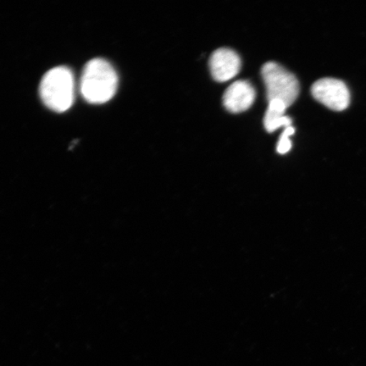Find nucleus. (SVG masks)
I'll return each instance as SVG.
<instances>
[{
	"mask_svg": "<svg viewBox=\"0 0 366 366\" xmlns=\"http://www.w3.org/2000/svg\"><path fill=\"white\" fill-rule=\"evenodd\" d=\"M118 76L112 64L102 58L86 64L80 80V92L86 102L102 104L111 100L118 88Z\"/></svg>",
	"mask_w": 366,
	"mask_h": 366,
	"instance_id": "nucleus-1",
	"label": "nucleus"
},
{
	"mask_svg": "<svg viewBox=\"0 0 366 366\" xmlns=\"http://www.w3.org/2000/svg\"><path fill=\"white\" fill-rule=\"evenodd\" d=\"M311 94L318 102L335 112L345 111L350 103V93L345 82L335 79H322L315 82Z\"/></svg>",
	"mask_w": 366,
	"mask_h": 366,
	"instance_id": "nucleus-4",
	"label": "nucleus"
},
{
	"mask_svg": "<svg viewBox=\"0 0 366 366\" xmlns=\"http://www.w3.org/2000/svg\"><path fill=\"white\" fill-rule=\"evenodd\" d=\"M255 89L248 81H237L223 95V104L228 112L241 113L251 107L255 99Z\"/></svg>",
	"mask_w": 366,
	"mask_h": 366,
	"instance_id": "nucleus-6",
	"label": "nucleus"
},
{
	"mask_svg": "<svg viewBox=\"0 0 366 366\" xmlns=\"http://www.w3.org/2000/svg\"><path fill=\"white\" fill-rule=\"evenodd\" d=\"M262 75L268 102L280 100L287 107L296 102L300 94V84L294 74L276 62L265 63Z\"/></svg>",
	"mask_w": 366,
	"mask_h": 366,
	"instance_id": "nucleus-3",
	"label": "nucleus"
},
{
	"mask_svg": "<svg viewBox=\"0 0 366 366\" xmlns=\"http://www.w3.org/2000/svg\"><path fill=\"white\" fill-rule=\"evenodd\" d=\"M210 71L217 81H227L235 77L241 69V59L230 49L216 50L209 59Z\"/></svg>",
	"mask_w": 366,
	"mask_h": 366,
	"instance_id": "nucleus-5",
	"label": "nucleus"
},
{
	"mask_svg": "<svg viewBox=\"0 0 366 366\" xmlns=\"http://www.w3.org/2000/svg\"><path fill=\"white\" fill-rule=\"evenodd\" d=\"M39 90L46 107L57 113L65 112L75 100L74 75L68 67H54L44 76Z\"/></svg>",
	"mask_w": 366,
	"mask_h": 366,
	"instance_id": "nucleus-2",
	"label": "nucleus"
},
{
	"mask_svg": "<svg viewBox=\"0 0 366 366\" xmlns=\"http://www.w3.org/2000/svg\"><path fill=\"white\" fill-rule=\"evenodd\" d=\"M295 132V127H286L283 131L280 139L278 141L277 144V152L281 154H285L290 152L292 148V142L290 139V137L294 135Z\"/></svg>",
	"mask_w": 366,
	"mask_h": 366,
	"instance_id": "nucleus-8",
	"label": "nucleus"
},
{
	"mask_svg": "<svg viewBox=\"0 0 366 366\" xmlns=\"http://www.w3.org/2000/svg\"><path fill=\"white\" fill-rule=\"evenodd\" d=\"M287 105L280 100H272L269 102L264 118V125L268 132H274L282 127L292 126V119L285 116Z\"/></svg>",
	"mask_w": 366,
	"mask_h": 366,
	"instance_id": "nucleus-7",
	"label": "nucleus"
}]
</instances>
